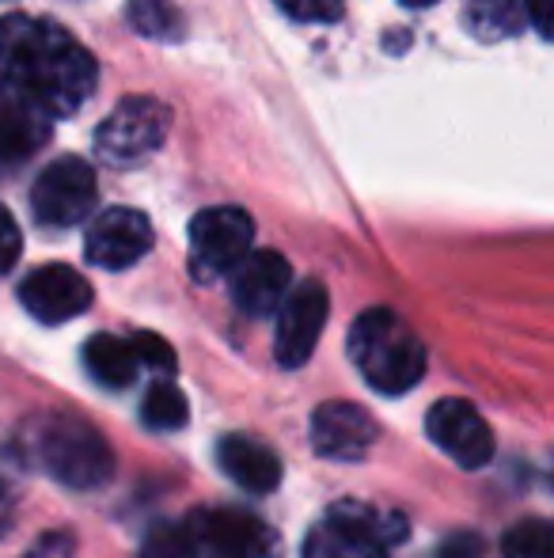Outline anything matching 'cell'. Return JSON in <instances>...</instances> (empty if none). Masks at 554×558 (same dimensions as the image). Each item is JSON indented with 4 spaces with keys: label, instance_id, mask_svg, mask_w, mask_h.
<instances>
[{
    "label": "cell",
    "instance_id": "1",
    "mask_svg": "<svg viewBox=\"0 0 554 558\" xmlns=\"http://www.w3.org/2000/svg\"><path fill=\"white\" fill-rule=\"evenodd\" d=\"M0 81L15 84L50 118L76 114L99 84V65L61 23L0 15Z\"/></svg>",
    "mask_w": 554,
    "mask_h": 558
},
{
    "label": "cell",
    "instance_id": "2",
    "mask_svg": "<svg viewBox=\"0 0 554 558\" xmlns=\"http://www.w3.org/2000/svg\"><path fill=\"white\" fill-rule=\"evenodd\" d=\"M349 361L384 396H403L426 376V345L392 308H369L354 319Z\"/></svg>",
    "mask_w": 554,
    "mask_h": 558
},
{
    "label": "cell",
    "instance_id": "3",
    "mask_svg": "<svg viewBox=\"0 0 554 558\" xmlns=\"http://www.w3.org/2000/svg\"><path fill=\"white\" fill-rule=\"evenodd\" d=\"M38 460L73 490L103 486L114 475V452L107 437L76 414H53L38 426Z\"/></svg>",
    "mask_w": 554,
    "mask_h": 558
},
{
    "label": "cell",
    "instance_id": "4",
    "mask_svg": "<svg viewBox=\"0 0 554 558\" xmlns=\"http://www.w3.org/2000/svg\"><path fill=\"white\" fill-rule=\"evenodd\" d=\"M407 539V521L361 501H338L308 532L304 558H387V547Z\"/></svg>",
    "mask_w": 554,
    "mask_h": 558
},
{
    "label": "cell",
    "instance_id": "5",
    "mask_svg": "<svg viewBox=\"0 0 554 558\" xmlns=\"http://www.w3.org/2000/svg\"><path fill=\"white\" fill-rule=\"evenodd\" d=\"M171 125V107L152 96H130L99 122L96 153L111 168H130L140 163L148 153L163 145Z\"/></svg>",
    "mask_w": 554,
    "mask_h": 558
},
{
    "label": "cell",
    "instance_id": "6",
    "mask_svg": "<svg viewBox=\"0 0 554 558\" xmlns=\"http://www.w3.org/2000/svg\"><path fill=\"white\" fill-rule=\"evenodd\" d=\"M190 536L198 544V555L206 558H278L281 539L262 517L247 509L217 506L198 509L190 517Z\"/></svg>",
    "mask_w": 554,
    "mask_h": 558
},
{
    "label": "cell",
    "instance_id": "7",
    "mask_svg": "<svg viewBox=\"0 0 554 558\" xmlns=\"http://www.w3.org/2000/svg\"><path fill=\"white\" fill-rule=\"evenodd\" d=\"M30 209L46 228H73L96 209V171L81 156H61L42 175L35 179L30 191Z\"/></svg>",
    "mask_w": 554,
    "mask_h": 558
},
{
    "label": "cell",
    "instance_id": "8",
    "mask_svg": "<svg viewBox=\"0 0 554 558\" xmlns=\"http://www.w3.org/2000/svg\"><path fill=\"white\" fill-rule=\"evenodd\" d=\"M255 243V221L239 206L201 209L190 221V251L194 274L198 278H217L229 274Z\"/></svg>",
    "mask_w": 554,
    "mask_h": 558
},
{
    "label": "cell",
    "instance_id": "9",
    "mask_svg": "<svg viewBox=\"0 0 554 558\" xmlns=\"http://www.w3.org/2000/svg\"><path fill=\"white\" fill-rule=\"evenodd\" d=\"M278 335H274V357L281 368H300L319 345V335L327 327V312H331V296H327L323 281H304L285 301L278 304Z\"/></svg>",
    "mask_w": 554,
    "mask_h": 558
},
{
    "label": "cell",
    "instance_id": "10",
    "mask_svg": "<svg viewBox=\"0 0 554 558\" xmlns=\"http://www.w3.org/2000/svg\"><path fill=\"white\" fill-rule=\"evenodd\" d=\"M426 429L433 437V445H441V452L452 456L459 468L475 471L494 460V434H490L487 418L467 399H441V403H433L426 414Z\"/></svg>",
    "mask_w": 554,
    "mask_h": 558
},
{
    "label": "cell",
    "instance_id": "11",
    "mask_svg": "<svg viewBox=\"0 0 554 558\" xmlns=\"http://www.w3.org/2000/svg\"><path fill=\"white\" fill-rule=\"evenodd\" d=\"M20 301L38 324H69V319L88 312L91 286L73 266L50 263V266H38V270H30L27 278H23Z\"/></svg>",
    "mask_w": 554,
    "mask_h": 558
},
{
    "label": "cell",
    "instance_id": "12",
    "mask_svg": "<svg viewBox=\"0 0 554 558\" xmlns=\"http://www.w3.org/2000/svg\"><path fill=\"white\" fill-rule=\"evenodd\" d=\"M148 247H152V225L145 214L126 206L103 209L84 235V255L103 270H126L148 255Z\"/></svg>",
    "mask_w": 554,
    "mask_h": 558
},
{
    "label": "cell",
    "instance_id": "13",
    "mask_svg": "<svg viewBox=\"0 0 554 558\" xmlns=\"http://www.w3.org/2000/svg\"><path fill=\"white\" fill-rule=\"evenodd\" d=\"M293 286V266L278 251H247L232 266V301L244 316H270Z\"/></svg>",
    "mask_w": 554,
    "mask_h": 558
},
{
    "label": "cell",
    "instance_id": "14",
    "mask_svg": "<svg viewBox=\"0 0 554 558\" xmlns=\"http://www.w3.org/2000/svg\"><path fill=\"white\" fill-rule=\"evenodd\" d=\"M377 441V422L357 403H323L311 414V445L327 460H361Z\"/></svg>",
    "mask_w": 554,
    "mask_h": 558
},
{
    "label": "cell",
    "instance_id": "15",
    "mask_svg": "<svg viewBox=\"0 0 554 558\" xmlns=\"http://www.w3.org/2000/svg\"><path fill=\"white\" fill-rule=\"evenodd\" d=\"M50 141V114L15 84L0 81V160H27Z\"/></svg>",
    "mask_w": 554,
    "mask_h": 558
},
{
    "label": "cell",
    "instance_id": "16",
    "mask_svg": "<svg viewBox=\"0 0 554 558\" xmlns=\"http://www.w3.org/2000/svg\"><path fill=\"white\" fill-rule=\"evenodd\" d=\"M217 460L229 471L232 483L251 494H270L281 483V460L262 441H255V437L229 434L217 445Z\"/></svg>",
    "mask_w": 554,
    "mask_h": 558
},
{
    "label": "cell",
    "instance_id": "17",
    "mask_svg": "<svg viewBox=\"0 0 554 558\" xmlns=\"http://www.w3.org/2000/svg\"><path fill=\"white\" fill-rule=\"evenodd\" d=\"M84 368L91 373V380L107 384V388H126L137 380V357L130 350V342L114 335H96L84 345Z\"/></svg>",
    "mask_w": 554,
    "mask_h": 558
},
{
    "label": "cell",
    "instance_id": "18",
    "mask_svg": "<svg viewBox=\"0 0 554 558\" xmlns=\"http://www.w3.org/2000/svg\"><path fill=\"white\" fill-rule=\"evenodd\" d=\"M126 20L152 43H178L186 31L183 12L171 0H126Z\"/></svg>",
    "mask_w": 554,
    "mask_h": 558
},
{
    "label": "cell",
    "instance_id": "19",
    "mask_svg": "<svg viewBox=\"0 0 554 558\" xmlns=\"http://www.w3.org/2000/svg\"><path fill=\"white\" fill-rule=\"evenodd\" d=\"M520 23H525L520 0H471V8H467V27L487 43L517 35Z\"/></svg>",
    "mask_w": 554,
    "mask_h": 558
},
{
    "label": "cell",
    "instance_id": "20",
    "mask_svg": "<svg viewBox=\"0 0 554 558\" xmlns=\"http://www.w3.org/2000/svg\"><path fill=\"white\" fill-rule=\"evenodd\" d=\"M186 418H190V407H186V396L175 384L156 380L152 388L145 391V399H140V422H145L148 429L168 434V429H183Z\"/></svg>",
    "mask_w": 554,
    "mask_h": 558
},
{
    "label": "cell",
    "instance_id": "21",
    "mask_svg": "<svg viewBox=\"0 0 554 558\" xmlns=\"http://www.w3.org/2000/svg\"><path fill=\"white\" fill-rule=\"evenodd\" d=\"M140 558H198V544H194L186 524L160 521L148 529L145 544H140Z\"/></svg>",
    "mask_w": 554,
    "mask_h": 558
},
{
    "label": "cell",
    "instance_id": "22",
    "mask_svg": "<svg viewBox=\"0 0 554 558\" xmlns=\"http://www.w3.org/2000/svg\"><path fill=\"white\" fill-rule=\"evenodd\" d=\"M502 558H551V524L540 517L513 524L502 536Z\"/></svg>",
    "mask_w": 554,
    "mask_h": 558
},
{
    "label": "cell",
    "instance_id": "23",
    "mask_svg": "<svg viewBox=\"0 0 554 558\" xmlns=\"http://www.w3.org/2000/svg\"><path fill=\"white\" fill-rule=\"evenodd\" d=\"M130 350H134L137 365H145V368H156V373H171V368H175V350H171L160 335L140 331L130 338Z\"/></svg>",
    "mask_w": 554,
    "mask_h": 558
},
{
    "label": "cell",
    "instance_id": "24",
    "mask_svg": "<svg viewBox=\"0 0 554 558\" xmlns=\"http://www.w3.org/2000/svg\"><path fill=\"white\" fill-rule=\"evenodd\" d=\"M278 8L296 23H334L342 20L346 0H278Z\"/></svg>",
    "mask_w": 554,
    "mask_h": 558
},
{
    "label": "cell",
    "instance_id": "25",
    "mask_svg": "<svg viewBox=\"0 0 554 558\" xmlns=\"http://www.w3.org/2000/svg\"><path fill=\"white\" fill-rule=\"evenodd\" d=\"M20 251H23V235L15 217L0 206V274H8L15 263H20Z\"/></svg>",
    "mask_w": 554,
    "mask_h": 558
},
{
    "label": "cell",
    "instance_id": "26",
    "mask_svg": "<svg viewBox=\"0 0 554 558\" xmlns=\"http://www.w3.org/2000/svg\"><path fill=\"white\" fill-rule=\"evenodd\" d=\"M15 501H20V486L8 471H0V536L12 529L15 521Z\"/></svg>",
    "mask_w": 554,
    "mask_h": 558
},
{
    "label": "cell",
    "instance_id": "27",
    "mask_svg": "<svg viewBox=\"0 0 554 558\" xmlns=\"http://www.w3.org/2000/svg\"><path fill=\"white\" fill-rule=\"evenodd\" d=\"M69 555H73V539H69L65 532H53V536H46L27 558H69Z\"/></svg>",
    "mask_w": 554,
    "mask_h": 558
},
{
    "label": "cell",
    "instance_id": "28",
    "mask_svg": "<svg viewBox=\"0 0 554 558\" xmlns=\"http://www.w3.org/2000/svg\"><path fill=\"white\" fill-rule=\"evenodd\" d=\"M520 4H528L525 8V15L532 20V27L540 31V38H551V4L554 0H520Z\"/></svg>",
    "mask_w": 554,
    "mask_h": 558
},
{
    "label": "cell",
    "instance_id": "29",
    "mask_svg": "<svg viewBox=\"0 0 554 558\" xmlns=\"http://www.w3.org/2000/svg\"><path fill=\"white\" fill-rule=\"evenodd\" d=\"M403 4H407V8H429L433 0H403Z\"/></svg>",
    "mask_w": 554,
    "mask_h": 558
}]
</instances>
